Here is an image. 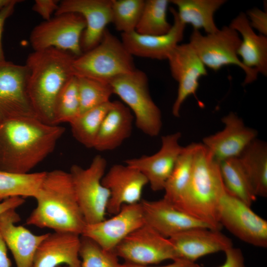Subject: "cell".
I'll return each mask as SVG.
<instances>
[{
    "instance_id": "34",
    "label": "cell",
    "mask_w": 267,
    "mask_h": 267,
    "mask_svg": "<svg viewBox=\"0 0 267 267\" xmlns=\"http://www.w3.org/2000/svg\"><path fill=\"white\" fill-rule=\"evenodd\" d=\"M80 100V114L110 101L113 94L109 83L77 77Z\"/></svg>"
},
{
    "instance_id": "40",
    "label": "cell",
    "mask_w": 267,
    "mask_h": 267,
    "mask_svg": "<svg viewBox=\"0 0 267 267\" xmlns=\"http://www.w3.org/2000/svg\"><path fill=\"white\" fill-rule=\"evenodd\" d=\"M21 0H11V2L0 11V64L5 62L2 45V34L6 19L13 13L16 4Z\"/></svg>"
},
{
    "instance_id": "25",
    "label": "cell",
    "mask_w": 267,
    "mask_h": 267,
    "mask_svg": "<svg viewBox=\"0 0 267 267\" xmlns=\"http://www.w3.org/2000/svg\"><path fill=\"white\" fill-rule=\"evenodd\" d=\"M134 120L131 111L119 101L112 104L101 124L93 148L99 151L113 150L132 134Z\"/></svg>"
},
{
    "instance_id": "20",
    "label": "cell",
    "mask_w": 267,
    "mask_h": 267,
    "mask_svg": "<svg viewBox=\"0 0 267 267\" xmlns=\"http://www.w3.org/2000/svg\"><path fill=\"white\" fill-rule=\"evenodd\" d=\"M169 239L177 258L192 262L209 254L224 252L233 246L231 239L220 230L208 227L191 228Z\"/></svg>"
},
{
    "instance_id": "7",
    "label": "cell",
    "mask_w": 267,
    "mask_h": 267,
    "mask_svg": "<svg viewBox=\"0 0 267 267\" xmlns=\"http://www.w3.org/2000/svg\"><path fill=\"white\" fill-rule=\"evenodd\" d=\"M241 41L238 33L229 25L206 35L193 30L188 43L206 67L218 71L225 66L239 67L245 73L243 84L245 85L256 80L259 73L245 67L238 57L237 51Z\"/></svg>"
},
{
    "instance_id": "19",
    "label": "cell",
    "mask_w": 267,
    "mask_h": 267,
    "mask_svg": "<svg viewBox=\"0 0 267 267\" xmlns=\"http://www.w3.org/2000/svg\"><path fill=\"white\" fill-rule=\"evenodd\" d=\"M174 23L167 34L141 35L135 31L121 33V41L133 56L158 60L167 59L173 50L183 40L186 25L179 19L176 9L171 7Z\"/></svg>"
},
{
    "instance_id": "28",
    "label": "cell",
    "mask_w": 267,
    "mask_h": 267,
    "mask_svg": "<svg viewBox=\"0 0 267 267\" xmlns=\"http://www.w3.org/2000/svg\"><path fill=\"white\" fill-rule=\"evenodd\" d=\"M222 179L226 190L251 206L257 199L250 178L238 157L219 163Z\"/></svg>"
},
{
    "instance_id": "32",
    "label": "cell",
    "mask_w": 267,
    "mask_h": 267,
    "mask_svg": "<svg viewBox=\"0 0 267 267\" xmlns=\"http://www.w3.org/2000/svg\"><path fill=\"white\" fill-rule=\"evenodd\" d=\"M169 0H145L143 10L135 31L144 35L167 34L172 25L167 20Z\"/></svg>"
},
{
    "instance_id": "4",
    "label": "cell",
    "mask_w": 267,
    "mask_h": 267,
    "mask_svg": "<svg viewBox=\"0 0 267 267\" xmlns=\"http://www.w3.org/2000/svg\"><path fill=\"white\" fill-rule=\"evenodd\" d=\"M225 191L219 163L203 143H195L190 179L178 209L220 230L218 208Z\"/></svg>"
},
{
    "instance_id": "13",
    "label": "cell",
    "mask_w": 267,
    "mask_h": 267,
    "mask_svg": "<svg viewBox=\"0 0 267 267\" xmlns=\"http://www.w3.org/2000/svg\"><path fill=\"white\" fill-rule=\"evenodd\" d=\"M144 223L140 202L125 204L112 218L86 224L81 235L91 239L104 249L114 251L123 239Z\"/></svg>"
},
{
    "instance_id": "35",
    "label": "cell",
    "mask_w": 267,
    "mask_h": 267,
    "mask_svg": "<svg viewBox=\"0 0 267 267\" xmlns=\"http://www.w3.org/2000/svg\"><path fill=\"white\" fill-rule=\"evenodd\" d=\"M144 0H111L112 22L122 33L135 31L144 5Z\"/></svg>"
},
{
    "instance_id": "23",
    "label": "cell",
    "mask_w": 267,
    "mask_h": 267,
    "mask_svg": "<svg viewBox=\"0 0 267 267\" xmlns=\"http://www.w3.org/2000/svg\"><path fill=\"white\" fill-rule=\"evenodd\" d=\"M140 203L145 223L166 238L191 228H209L201 221L176 208L163 198L154 201L141 200Z\"/></svg>"
},
{
    "instance_id": "18",
    "label": "cell",
    "mask_w": 267,
    "mask_h": 267,
    "mask_svg": "<svg viewBox=\"0 0 267 267\" xmlns=\"http://www.w3.org/2000/svg\"><path fill=\"white\" fill-rule=\"evenodd\" d=\"M102 183L110 194L107 212L113 215L124 205L140 202L143 190L148 184L141 173L126 164L113 165L105 173Z\"/></svg>"
},
{
    "instance_id": "5",
    "label": "cell",
    "mask_w": 267,
    "mask_h": 267,
    "mask_svg": "<svg viewBox=\"0 0 267 267\" xmlns=\"http://www.w3.org/2000/svg\"><path fill=\"white\" fill-rule=\"evenodd\" d=\"M133 57L121 40L106 28L96 46L75 57L72 64L73 75L109 83L136 69Z\"/></svg>"
},
{
    "instance_id": "27",
    "label": "cell",
    "mask_w": 267,
    "mask_h": 267,
    "mask_svg": "<svg viewBox=\"0 0 267 267\" xmlns=\"http://www.w3.org/2000/svg\"><path fill=\"white\" fill-rule=\"evenodd\" d=\"M257 196H267V145L257 138L238 157Z\"/></svg>"
},
{
    "instance_id": "6",
    "label": "cell",
    "mask_w": 267,
    "mask_h": 267,
    "mask_svg": "<svg viewBox=\"0 0 267 267\" xmlns=\"http://www.w3.org/2000/svg\"><path fill=\"white\" fill-rule=\"evenodd\" d=\"M109 83L113 94L131 111L136 128L149 136H158L162 127L161 112L150 95L146 74L136 68Z\"/></svg>"
},
{
    "instance_id": "3",
    "label": "cell",
    "mask_w": 267,
    "mask_h": 267,
    "mask_svg": "<svg viewBox=\"0 0 267 267\" xmlns=\"http://www.w3.org/2000/svg\"><path fill=\"white\" fill-rule=\"evenodd\" d=\"M69 52L55 48L34 51L28 56L27 92L36 117L54 125V110L57 97L72 77L75 58Z\"/></svg>"
},
{
    "instance_id": "33",
    "label": "cell",
    "mask_w": 267,
    "mask_h": 267,
    "mask_svg": "<svg viewBox=\"0 0 267 267\" xmlns=\"http://www.w3.org/2000/svg\"><path fill=\"white\" fill-rule=\"evenodd\" d=\"M80 114L77 77L73 76L59 92L54 110V125L70 124Z\"/></svg>"
},
{
    "instance_id": "15",
    "label": "cell",
    "mask_w": 267,
    "mask_h": 267,
    "mask_svg": "<svg viewBox=\"0 0 267 267\" xmlns=\"http://www.w3.org/2000/svg\"><path fill=\"white\" fill-rule=\"evenodd\" d=\"M181 134L176 132L161 137L160 149L151 155H143L125 161L146 178L154 191L164 190L183 147L179 144Z\"/></svg>"
},
{
    "instance_id": "22",
    "label": "cell",
    "mask_w": 267,
    "mask_h": 267,
    "mask_svg": "<svg viewBox=\"0 0 267 267\" xmlns=\"http://www.w3.org/2000/svg\"><path fill=\"white\" fill-rule=\"evenodd\" d=\"M16 209L0 215V235L11 251L17 267H32L35 254L47 233L35 235L22 225H16L20 219Z\"/></svg>"
},
{
    "instance_id": "43",
    "label": "cell",
    "mask_w": 267,
    "mask_h": 267,
    "mask_svg": "<svg viewBox=\"0 0 267 267\" xmlns=\"http://www.w3.org/2000/svg\"><path fill=\"white\" fill-rule=\"evenodd\" d=\"M7 247L0 235V267H11V264L8 258Z\"/></svg>"
},
{
    "instance_id": "30",
    "label": "cell",
    "mask_w": 267,
    "mask_h": 267,
    "mask_svg": "<svg viewBox=\"0 0 267 267\" xmlns=\"http://www.w3.org/2000/svg\"><path fill=\"white\" fill-rule=\"evenodd\" d=\"M45 174H16L0 170V201L15 196L35 198Z\"/></svg>"
},
{
    "instance_id": "45",
    "label": "cell",
    "mask_w": 267,
    "mask_h": 267,
    "mask_svg": "<svg viewBox=\"0 0 267 267\" xmlns=\"http://www.w3.org/2000/svg\"><path fill=\"white\" fill-rule=\"evenodd\" d=\"M57 267H68L67 266H58Z\"/></svg>"
},
{
    "instance_id": "24",
    "label": "cell",
    "mask_w": 267,
    "mask_h": 267,
    "mask_svg": "<svg viewBox=\"0 0 267 267\" xmlns=\"http://www.w3.org/2000/svg\"><path fill=\"white\" fill-rule=\"evenodd\" d=\"M229 26L241 36L237 54L247 68L267 75V36L257 34L251 27L246 14L240 13Z\"/></svg>"
},
{
    "instance_id": "21",
    "label": "cell",
    "mask_w": 267,
    "mask_h": 267,
    "mask_svg": "<svg viewBox=\"0 0 267 267\" xmlns=\"http://www.w3.org/2000/svg\"><path fill=\"white\" fill-rule=\"evenodd\" d=\"M81 235L68 231L47 233L39 245L32 267H81Z\"/></svg>"
},
{
    "instance_id": "14",
    "label": "cell",
    "mask_w": 267,
    "mask_h": 267,
    "mask_svg": "<svg viewBox=\"0 0 267 267\" xmlns=\"http://www.w3.org/2000/svg\"><path fill=\"white\" fill-rule=\"evenodd\" d=\"M173 78L178 83L172 114L180 116L181 107L191 95H195L201 77L207 75L206 66L189 43L178 44L169 55L167 59Z\"/></svg>"
},
{
    "instance_id": "39",
    "label": "cell",
    "mask_w": 267,
    "mask_h": 267,
    "mask_svg": "<svg viewBox=\"0 0 267 267\" xmlns=\"http://www.w3.org/2000/svg\"><path fill=\"white\" fill-rule=\"evenodd\" d=\"M224 263L218 267H246L244 258L241 250L233 246L224 252Z\"/></svg>"
},
{
    "instance_id": "26",
    "label": "cell",
    "mask_w": 267,
    "mask_h": 267,
    "mask_svg": "<svg viewBox=\"0 0 267 267\" xmlns=\"http://www.w3.org/2000/svg\"><path fill=\"white\" fill-rule=\"evenodd\" d=\"M225 0H171L178 17L184 25L190 24L194 30L203 29L207 34L219 29L214 20L215 12L225 2Z\"/></svg>"
},
{
    "instance_id": "37",
    "label": "cell",
    "mask_w": 267,
    "mask_h": 267,
    "mask_svg": "<svg viewBox=\"0 0 267 267\" xmlns=\"http://www.w3.org/2000/svg\"><path fill=\"white\" fill-rule=\"evenodd\" d=\"M250 25L260 34L267 36V11L258 8L250 9L245 13Z\"/></svg>"
},
{
    "instance_id": "8",
    "label": "cell",
    "mask_w": 267,
    "mask_h": 267,
    "mask_svg": "<svg viewBox=\"0 0 267 267\" xmlns=\"http://www.w3.org/2000/svg\"><path fill=\"white\" fill-rule=\"evenodd\" d=\"M107 161L100 155L94 157L87 168L74 164L70 170L76 198L87 224L105 219L110 194L102 183Z\"/></svg>"
},
{
    "instance_id": "29",
    "label": "cell",
    "mask_w": 267,
    "mask_h": 267,
    "mask_svg": "<svg viewBox=\"0 0 267 267\" xmlns=\"http://www.w3.org/2000/svg\"><path fill=\"white\" fill-rule=\"evenodd\" d=\"M194 146L195 143H193L183 147L163 190L165 192L163 198L177 209L190 179Z\"/></svg>"
},
{
    "instance_id": "12",
    "label": "cell",
    "mask_w": 267,
    "mask_h": 267,
    "mask_svg": "<svg viewBox=\"0 0 267 267\" xmlns=\"http://www.w3.org/2000/svg\"><path fill=\"white\" fill-rule=\"evenodd\" d=\"M28 77L25 64L7 61L0 64V125L17 118L37 117L28 95Z\"/></svg>"
},
{
    "instance_id": "44",
    "label": "cell",
    "mask_w": 267,
    "mask_h": 267,
    "mask_svg": "<svg viewBox=\"0 0 267 267\" xmlns=\"http://www.w3.org/2000/svg\"><path fill=\"white\" fill-rule=\"evenodd\" d=\"M11 0H0V11L8 4Z\"/></svg>"
},
{
    "instance_id": "31",
    "label": "cell",
    "mask_w": 267,
    "mask_h": 267,
    "mask_svg": "<svg viewBox=\"0 0 267 267\" xmlns=\"http://www.w3.org/2000/svg\"><path fill=\"white\" fill-rule=\"evenodd\" d=\"M112 101L79 114L70 124L73 137L88 148H93L103 120Z\"/></svg>"
},
{
    "instance_id": "42",
    "label": "cell",
    "mask_w": 267,
    "mask_h": 267,
    "mask_svg": "<svg viewBox=\"0 0 267 267\" xmlns=\"http://www.w3.org/2000/svg\"><path fill=\"white\" fill-rule=\"evenodd\" d=\"M24 198L19 196L12 197L0 202V215L10 209H16L25 202Z\"/></svg>"
},
{
    "instance_id": "38",
    "label": "cell",
    "mask_w": 267,
    "mask_h": 267,
    "mask_svg": "<svg viewBox=\"0 0 267 267\" xmlns=\"http://www.w3.org/2000/svg\"><path fill=\"white\" fill-rule=\"evenodd\" d=\"M59 3L58 0H36L32 9L46 21L49 20L53 12L57 10Z\"/></svg>"
},
{
    "instance_id": "10",
    "label": "cell",
    "mask_w": 267,
    "mask_h": 267,
    "mask_svg": "<svg viewBox=\"0 0 267 267\" xmlns=\"http://www.w3.org/2000/svg\"><path fill=\"white\" fill-rule=\"evenodd\" d=\"M225 189L218 208L222 226L242 241L253 246H267V221Z\"/></svg>"
},
{
    "instance_id": "17",
    "label": "cell",
    "mask_w": 267,
    "mask_h": 267,
    "mask_svg": "<svg viewBox=\"0 0 267 267\" xmlns=\"http://www.w3.org/2000/svg\"><path fill=\"white\" fill-rule=\"evenodd\" d=\"M69 12L80 14L85 20L81 46L87 52L100 42L106 26L112 22L111 0H63L55 15Z\"/></svg>"
},
{
    "instance_id": "11",
    "label": "cell",
    "mask_w": 267,
    "mask_h": 267,
    "mask_svg": "<svg viewBox=\"0 0 267 267\" xmlns=\"http://www.w3.org/2000/svg\"><path fill=\"white\" fill-rule=\"evenodd\" d=\"M114 252L126 263L141 266L178 259L169 239L145 223L123 239Z\"/></svg>"
},
{
    "instance_id": "2",
    "label": "cell",
    "mask_w": 267,
    "mask_h": 267,
    "mask_svg": "<svg viewBox=\"0 0 267 267\" xmlns=\"http://www.w3.org/2000/svg\"><path fill=\"white\" fill-rule=\"evenodd\" d=\"M34 198L37 206L27 219V224L81 235L87 223L69 172L59 169L46 172Z\"/></svg>"
},
{
    "instance_id": "9",
    "label": "cell",
    "mask_w": 267,
    "mask_h": 267,
    "mask_svg": "<svg viewBox=\"0 0 267 267\" xmlns=\"http://www.w3.org/2000/svg\"><path fill=\"white\" fill-rule=\"evenodd\" d=\"M86 27L85 20L80 14L57 15L33 29L30 43L34 51L55 48L78 57L82 54L81 41Z\"/></svg>"
},
{
    "instance_id": "36",
    "label": "cell",
    "mask_w": 267,
    "mask_h": 267,
    "mask_svg": "<svg viewBox=\"0 0 267 267\" xmlns=\"http://www.w3.org/2000/svg\"><path fill=\"white\" fill-rule=\"evenodd\" d=\"M81 267H122L114 251L104 249L91 239L81 235Z\"/></svg>"
},
{
    "instance_id": "1",
    "label": "cell",
    "mask_w": 267,
    "mask_h": 267,
    "mask_svg": "<svg viewBox=\"0 0 267 267\" xmlns=\"http://www.w3.org/2000/svg\"><path fill=\"white\" fill-rule=\"evenodd\" d=\"M65 129L36 117H23L0 125V170L27 174L54 149Z\"/></svg>"
},
{
    "instance_id": "16",
    "label": "cell",
    "mask_w": 267,
    "mask_h": 267,
    "mask_svg": "<svg viewBox=\"0 0 267 267\" xmlns=\"http://www.w3.org/2000/svg\"><path fill=\"white\" fill-rule=\"evenodd\" d=\"M224 128L205 137L203 144L219 163L238 157L248 145L256 139L258 132L245 125L243 120L233 112L222 119Z\"/></svg>"
},
{
    "instance_id": "41",
    "label": "cell",
    "mask_w": 267,
    "mask_h": 267,
    "mask_svg": "<svg viewBox=\"0 0 267 267\" xmlns=\"http://www.w3.org/2000/svg\"><path fill=\"white\" fill-rule=\"evenodd\" d=\"M122 267H201L195 262H190L182 259H177L167 265L162 266H141L125 263L122 264Z\"/></svg>"
}]
</instances>
